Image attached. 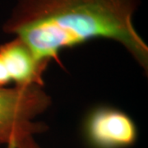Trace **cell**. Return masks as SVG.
Returning a JSON list of instances; mask_svg holds the SVG:
<instances>
[{
	"label": "cell",
	"mask_w": 148,
	"mask_h": 148,
	"mask_svg": "<svg viewBox=\"0 0 148 148\" xmlns=\"http://www.w3.org/2000/svg\"><path fill=\"white\" fill-rule=\"evenodd\" d=\"M141 0H17L3 25L40 58L61 64L59 54L95 39L120 44L148 73V46L133 16Z\"/></svg>",
	"instance_id": "1"
},
{
	"label": "cell",
	"mask_w": 148,
	"mask_h": 148,
	"mask_svg": "<svg viewBox=\"0 0 148 148\" xmlns=\"http://www.w3.org/2000/svg\"><path fill=\"white\" fill-rule=\"evenodd\" d=\"M52 105V98L36 85L0 87V145L16 148L27 137L44 133L48 125L35 121Z\"/></svg>",
	"instance_id": "2"
},
{
	"label": "cell",
	"mask_w": 148,
	"mask_h": 148,
	"mask_svg": "<svg viewBox=\"0 0 148 148\" xmlns=\"http://www.w3.org/2000/svg\"><path fill=\"white\" fill-rule=\"evenodd\" d=\"M16 148H42L35 140L34 137H27L17 144Z\"/></svg>",
	"instance_id": "5"
},
{
	"label": "cell",
	"mask_w": 148,
	"mask_h": 148,
	"mask_svg": "<svg viewBox=\"0 0 148 148\" xmlns=\"http://www.w3.org/2000/svg\"><path fill=\"white\" fill-rule=\"evenodd\" d=\"M82 132L90 148H129L138 141L135 122L123 111L98 106L85 117Z\"/></svg>",
	"instance_id": "3"
},
{
	"label": "cell",
	"mask_w": 148,
	"mask_h": 148,
	"mask_svg": "<svg viewBox=\"0 0 148 148\" xmlns=\"http://www.w3.org/2000/svg\"><path fill=\"white\" fill-rule=\"evenodd\" d=\"M0 64L8 84L44 87L43 76L50 62L39 58L27 44L15 37L0 45Z\"/></svg>",
	"instance_id": "4"
}]
</instances>
